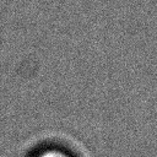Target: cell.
<instances>
[{
	"mask_svg": "<svg viewBox=\"0 0 157 157\" xmlns=\"http://www.w3.org/2000/svg\"><path fill=\"white\" fill-rule=\"evenodd\" d=\"M29 157H75V156L61 146L48 145V146H40L39 148L33 151Z\"/></svg>",
	"mask_w": 157,
	"mask_h": 157,
	"instance_id": "6da1fadb",
	"label": "cell"
}]
</instances>
